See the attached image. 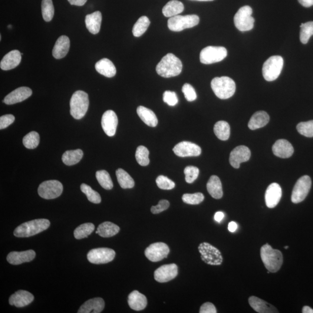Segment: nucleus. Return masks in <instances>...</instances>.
<instances>
[{
  "label": "nucleus",
  "mask_w": 313,
  "mask_h": 313,
  "mask_svg": "<svg viewBox=\"0 0 313 313\" xmlns=\"http://www.w3.org/2000/svg\"><path fill=\"white\" fill-rule=\"evenodd\" d=\"M182 62L175 55L169 53L165 56L158 64L156 71L160 76L164 78L176 77L182 72Z\"/></svg>",
  "instance_id": "nucleus-1"
},
{
  "label": "nucleus",
  "mask_w": 313,
  "mask_h": 313,
  "mask_svg": "<svg viewBox=\"0 0 313 313\" xmlns=\"http://www.w3.org/2000/svg\"><path fill=\"white\" fill-rule=\"evenodd\" d=\"M260 256L263 264L270 272L276 273L281 269L283 263L282 253L278 249L272 248L269 243L262 246Z\"/></svg>",
  "instance_id": "nucleus-2"
},
{
  "label": "nucleus",
  "mask_w": 313,
  "mask_h": 313,
  "mask_svg": "<svg viewBox=\"0 0 313 313\" xmlns=\"http://www.w3.org/2000/svg\"><path fill=\"white\" fill-rule=\"evenodd\" d=\"M50 222L46 219H38L22 223L16 227L14 235L16 237H29L37 235L49 228Z\"/></svg>",
  "instance_id": "nucleus-3"
},
{
  "label": "nucleus",
  "mask_w": 313,
  "mask_h": 313,
  "mask_svg": "<svg viewBox=\"0 0 313 313\" xmlns=\"http://www.w3.org/2000/svg\"><path fill=\"white\" fill-rule=\"evenodd\" d=\"M211 88L217 98L227 100L235 94L236 86L232 78L223 76L214 78L211 81Z\"/></svg>",
  "instance_id": "nucleus-4"
},
{
  "label": "nucleus",
  "mask_w": 313,
  "mask_h": 313,
  "mask_svg": "<svg viewBox=\"0 0 313 313\" xmlns=\"http://www.w3.org/2000/svg\"><path fill=\"white\" fill-rule=\"evenodd\" d=\"M89 97L88 94L82 91L75 92L72 95L70 102V114L76 120L81 119L86 114L88 109Z\"/></svg>",
  "instance_id": "nucleus-5"
},
{
  "label": "nucleus",
  "mask_w": 313,
  "mask_h": 313,
  "mask_svg": "<svg viewBox=\"0 0 313 313\" xmlns=\"http://www.w3.org/2000/svg\"><path fill=\"white\" fill-rule=\"evenodd\" d=\"M284 66V59L281 56H273L263 64L262 73L266 81H273L281 74Z\"/></svg>",
  "instance_id": "nucleus-6"
},
{
  "label": "nucleus",
  "mask_w": 313,
  "mask_h": 313,
  "mask_svg": "<svg viewBox=\"0 0 313 313\" xmlns=\"http://www.w3.org/2000/svg\"><path fill=\"white\" fill-rule=\"evenodd\" d=\"M200 18L196 15H177L170 18L168 27L171 31L181 32L184 29L192 28L199 24Z\"/></svg>",
  "instance_id": "nucleus-7"
},
{
  "label": "nucleus",
  "mask_w": 313,
  "mask_h": 313,
  "mask_svg": "<svg viewBox=\"0 0 313 313\" xmlns=\"http://www.w3.org/2000/svg\"><path fill=\"white\" fill-rule=\"evenodd\" d=\"M252 14V9L249 6H243L239 9L234 18L235 26L239 31L248 32L254 27L255 19Z\"/></svg>",
  "instance_id": "nucleus-8"
},
{
  "label": "nucleus",
  "mask_w": 313,
  "mask_h": 313,
  "mask_svg": "<svg viewBox=\"0 0 313 313\" xmlns=\"http://www.w3.org/2000/svg\"><path fill=\"white\" fill-rule=\"evenodd\" d=\"M201 258L203 262L208 265L219 266L223 262V257L221 252L210 243H203L199 246Z\"/></svg>",
  "instance_id": "nucleus-9"
},
{
  "label": "nucleus",
  "mask_w": 313,
  "mask_h": 313,
  "mask_svg": "<svg viewBox=\"0 0 313 313\" xmlns=\"http://www.w3.org/2000/svg\"><path fill=\"white\" fill-rule=\"evenodd\" d=\"M227 55V51L225 47L209 46L201 51L200 59L202 64L210 65L221 62Z\"/></svg>",
  "instance_id": "nucleus-10"
},
{
  "label": "nucleus",
  "mask_w": 313,
  "mask_h": 313,
  "mask_svg": "<svg viewBox=\"0 0 313 313\" xmlns=\"http://www.w3.org/2000/svg\"><path fill=\"white\" fill-rule=\"evenodd\" d=\"M63 190L64 187L59 181L47 180L39 184L38 193L42 199H55L61 195Z\"/></svg>",
  "instance_id": "nucleus-11"
},
{
  "label": "nucleus",
  "mask_w": 313,
  "mask_h": 313,
  "mask_svg": "<svg viewBox=\"0 0 313 313\" xmlns=\"http://www.w3.org/2000/svg\"><path fill=\"white\" fill-rule=\"evenodd\" d=\"M311 187L312 180L309 176H303L299 178L292 191V202L294 204L302 202L308 196Z\"/></svg>",
  "instance_id": "nucleus-12"
},
{
  "label": "nucleus",
  "mask_w": 313,
  "mask_h": 313,
  "mask_svg": "<svg viewBox=\"0 0 313 313\" xmlns=\"http://www.w3.org/2000/svg\"><path fill=\"white\" fill-rule=\"evenodd\" d=\"M116 252L113 249L107 248L93 249L88 253V261L93 264H106L114 260Z\"/></svg>",
  "instance_id": "nucleus-13"
},
{
  "label": "nucleus",
  "mask_w": 313,
  "mask_h": 313,
  "mask_svg": "<svg viewBox=\"0 0 313 313\" xmlns=\"http://www.w3.org/2000/svg\"><path fill=\"white\" fill-rule=\"evenodd\" d=\"M170 251L169 247L166 243H156L147 247L145 250L144 254L150 261L157 262L167 258Z\"/></svg>",
  "instance_id": "nucleus-14"
},
{
  "label": "nucleus",
  "mask_w": 313,
  "mask_h": 313,
  "mask_svg": "<svg viewBox=\"0 0 313 313\" xmlns=\"http://www.w3.org/2000/svg\"><path fill=\"white\" fill-rule=\"evenodd\" d=\"M173 151L177 156L180 157H197L202 153V149L195 143L183 141L177 144Z\"/></svg>",
  "instance_id": "nucleus-15"
},
{
  "label": "nucleus",
  "mask_w": 313,
  "mask_h": 313,
  "mask_svg": "<svg viewBox=\"0 0 313 313\" xmlns=\"http://www.w3.org/2000/svg\"><path fill=\"white\" fill-rule=\"evenodd\" d=\"M177 274L178 268L176 265H164L154 272V279L159 282H167L175 278Z\"/></svg>",
  "instance_id": "nucleus-16"
},
{
  "label": "nucleus",
  "mask_w": 313,
  "mask_h": 313,
  "mask_svg": "<svg viewBox=\"0 0 313 313\" xmlns=\"http://www.w3.org/2000/svg\"><path fill=\"white\" fill-rule=\"evenodd\" d=\"M250 157V151L245 146H237L230 153L229 162L235 169H239L240 164L248 161Z\"/></svg>",
  "instance_id": "nucleus-17"
},
{
  "label": "nucleus",
  "mask_w": 313,
  "mask_h": 313,
  "mask_svg": "<svg viewBox=\"0 0 313 313\" xmlns=\"http://www.w3.org/2000/svg\"><path fill=\"white\" fill-rule=\"evenodd\" d=\"M118 118L116 113L113 110L104 112L102 117V128L108 137H113L116 134L118 125Z\"/></svg>",
  "instance_id": "nucleus-18"
},
{
  "label": "nucleus",
  "mask_w": 313,
  "mask_h": 313,
  "mask_svg": "<svg viewBox=\"0 0 313 313\" xmlns=\"http://www.w3.org/2000/svg\"><path fill=\"white\" fill-rule=\"evenodd\" d=\"M282 197V189L278 183L270 184L265 193V202L269 209H274L279 202Z\"/></svg>",
  "instance_id": "nucleus-19"
},
{
  "label": "nucleus",
  "mask_w": 313,
  "mask_h": 313,
  "mask_svg": "<svg viewBox=\"0 0 313 313\" xmlns=\"http://www.w3.org/2000/svg\"><path fill=\"white\" fill-rule=\"evenodd\" d=\"M34 299V295L31 292L19 290L10 296L9 303L10 305L15 306L16 308H24L32 304Z\"/></svg>",
  "instance_id": "nucleus-20"
},
{
  "label": "nucleus",
  "mask_w": 313,
  "mask_h": 313,
  "mask_svg": "<svg viewBox=\"0 0 313 313\" xmlns=\"http://www.w3.org/2000/svg\"><path fill=\"white\" fill-rule=\"evenodd\" d=\"M32 95L31 88L26 87H19L13 91L5 97L4 103L6 104H14L27 100Z\"/></svg>",
  "instance_id": "nucleus-21"
},
{
  "label": "nucleus",
  "mask_w": 313,
  "mask_h": 313,
  "mask_svg": "<svg viewBox=\"0 0 313 313\" xmlns=\"http://www.w3.org/2000/svg\"><path fill=\"white\" fill-rule=\"evenodd\" d=\"M35 250L30 249L22 252H11L7 256V261L10 264L19 265L26 262L32 261L35 258Z\"/></svg>",
  "instance_id": "nucleus-22"
},
{
  "label": "nucleus",
  "mask_w": 313,
  "mask_h": 313,
  "mask_svg": "<svg viewBox=\"0 0 313 313\" xmlns=\"http://www.w3.org/2000/svg\"><path fill=\"white\" fill-rule=\"evenodd\" d=\"M273 152L275 156L282 159H287L294 154V149L291 143L285 139H279L273 145Z\"/></svg>",
  "instance_id": "nucleus-23"
},
{
  "label": "nucleus",
  "mask_w": 313,
  "mask_h": 313,
  "mask_svg": "<svg viewBox=\"0 0 313 313\" xmlns=\"http://www.w3.org/2000/svg\"><path fill=\"white\" fill-rule=\"evenodd\" d=\"M22 60V53L18 50H13L2 58L0 67L3 70H9L18 67Z\"/></svg>",
  "instance_id": "nucleus-24"
},
{
  "label": "nucleus",
  "mask_w": 313,
  "mask_h": 313,
  "mask_svg": "<svg viewBox=\"0 0 313 313\" xmlns=\"http://www.w3.org/2000/svg\"><path fill=\"white\" fill-rule=\"evenodd\" d=\"M249 304L253 310L259 313H278L274 306L263 301L256 296H252L248 299Z\"/></svg>",
  "instance_id": "nucleus-25"
},
{
  "label": "nucleus",
  "mask_w": 313,
  "mask_h": 313,
  "mask_svg": "<svg viewBox=\"0 0 313 313\" xmlns=\"http://www.w3.org/2000/svg\"><path fill=\"white\" fill-rule=\"evenodd\" d=\"M70 46V39L66 35L61 36L56 42L52 50V55L57 59L64 58L68 54Z\"/></svg>",
  "instance_id": "nucleus-26"
},
{
  "label": "nucleus",
  "mask_w": 313,
  "mask_h": 313,
  "mask_svg": "<svg viewBox=\"0 0 313 313\" xmlns=\"http://www.w3.org/2000/svg\"><path fill=\"white\" fill-rule=\"evenodd\" d=\"M104 300L101 298H95L88 300L79 309L78 313H100L104 308Z\"/></svg>",
  "instance_id": "nucleus-27"
},
{
  "label": "nucleus",
  "mask_w": 313,
  "mask_h": 313,
  "mask_svg": "<svg viewBox=\"0 0 313 313\" xmlns=\"http://www.w3.org/2000/svg\"><path fill=\"white\" fill-rule=\"evenodd\" d=\"M128 303L130 307L135 311H143L147 305L146 296L138 291L131 293L128 296Z\"/></svg>",
  "instance_id": "nucleus-28"
},
{
  "label": "nucleus",
  "mask_w": 313,
  "mask_h": 313,
  "mask_svg": "<svg viewBox=\"0 0 313 313\" xmlns=\"http://www.w3.org/2000/svg\"><path fill=\"white\" fill-rule=\"evenodd\" d=\"M95 69L99 73L106 77H113L116 74V68L113 63L107 58L98 61L95 65Z\"/></svg>",
  "instance_id": "nucleus-29"
},
{
  "label": "nucleus",
  "mask_w": 313,
  "mask_h": 313,
  "mask_svg": "<svg viewBox=\"0 0 313 313\" xmlns=\"http://www.w3.org/2000/svg\"><path fill=\"white\" fill-rule=\"evenodd\" d=\"M102 16L100 11L89 14L85 17V25L91 34L97 35L100 31Z\"/></svg>",
  "instance_id": "nucleus-30"
},
{
  "label": "nucleus",
  "mask_w": 313,
  "mask_h": 313,
  "mask_svg": "<svg viewBox=\"0 0 313 313\" xmlns=\"http://www.w3.org/2000/svg\"><path fill=\"white\" fill-rule=\"evenodd\" d=\"M270 120L269 114L264 111L256 112L248 123V127L250 130H255L266 126L268 124Z\"/></svg>",
  "instance_id": "nucleus-31"
},
{
  "label": "nucleus",
  "mask_w": 313,
  "mask_h": 313,
  "mask_svg": "<svg viewBox=\"0 0 313 313\" xmlns=\"http://www.w3.org/2000/svg\"><path fill=\"white\" fill-rule=\"evenodd\" d=\"M207 188L208 192L213 199H220L223 197L222 185L219 177L215 175L210 176L207 183Z\"/></svg>",
  "instance_id": "nucleus-32"
},
{
  "label": "nucleus",
  "mask_w": 313,
  "mask_h": 313,
  "mask_svg": "<svg viewBox=\"0 0 313 313\" xmlns=\"http://www.w3.org/2000/svg\"><path fill=\"white\" fill-rule=\"evenodd\" d=\"M137 113L145 124L151 127H156L158 120L156 115L149 108L140 106L137 108Z\"/></svg>",
  "instance_id": "nucleus-33"
},
{
  "label": "nucleus",
  "mask_w": 313,
  "mask_h": 313,
  "mask_svg": "<svg viewBox=\"0 0 313 313\" xmlns=\"http://www.w3.org/2000/svg\"><path fill=\"white\" fill-rule=\"evenodd\" d=\"M120 227L110 222H105L99 225L96 233L102 237L108 238L116 235L120 232Z\"/></svg>",
  "instance_id": "nucleus-34"
},
{
  "label": "nucleus",
  "mask_w": 313,
  "mask_h": 313,
  "mask_svg": "<svg viewBox=\"0 0 313 313\" xmlns=\"http://www.w3.org/2000/svg\"><path fill=\"white\" fill-rule=\"evenodd\" d=\"M184 9L182 2L177 0H172L164 6L163 14L166 17L172 18L179 15L183 11Z\"/></svg>",
  "instance_id": "nucleus-35"
},
{
  "label": "nucleus",
  "mask_w": 313,
  "mask_h": 313,
  "mask_svg": "<svg viewBox=\"0 0 313 313\" xmlns=\"http://www.w3.org/2000/svg\"><path fill=\"white\" fill-rule=\"evenodd\" d=\"M83 155V151L81 149L68 150L63 154L62 159L67 166H73L80 162Z\"/></svg>",
  "instance_id": "nucleus-36"
},
{
  "label": "nucleus",
  "mask_w": 313,
  "mask_h": 313,
  "mask_svg": "<svg viewBox=\"0 0 313 313\" xmlns=\"http://www.w3.org/2000/svg\"><path fill=\"white\" fill-rule=\"evenodd\" d=\"M214 133L216 136L222 140L229 139L230 135V127L226 121H220L217 122L213 128Z\"/></svg>",
  "instance_id": "nucleus-37"
},
{
  "label": "nucleus",
  "mask_w": 313,
  "mask_h": 313,
  "mask_svg": "<svg viewBox=\"0 0 313 313\" xmlns=\"http://www.w3.org/2000/svg\"><path fill=\"white\" fill-rule=\"evenodd\" d=\"M116 176L118 183L123 189H132L135 186V182L126 171L123 169H118L116 171Z\"/></svg>",
  "instance_id": "nucleus-38"
},
{
  "label": "nucleus",
  "mask_w": 313,
  "mask_h": 313,
  "mask_svg": "<svg viewBox=\"0 0 313 313\" xmlns=\"http://www.w3.org/2000/svg\"><path fill=\"white\" fill-rule=\"evenodd\" d=\"M150 24V20L147 16H141L134 26L133 29V35L136 37H140L146 32Z\"/></svg>",
  "instance_id": "nucleus-39"
},
{
  "label": "nucleus",
  "mask_w": 313,
  "mask_h": 313,
  "mask_svg": "<svg viewBox=\"0 0 313 313\" xmlns=\"http://www.w3.org/2000/svg\"><path fill=\"white\" fill-rule=\"evenodd\" d=\"M95 225L93 223H86L82 224L75 229L74 236L75 239L80 240L87 237L94 231Z\"/></svg>",
  "instance_id": "nucleus-40"
},
{
  "label": "nucleus",
  "mask_w": 313,
  "mask_h": 313,
  "mask_svg": "<svg viewBox=\"0 0 313 313\" xmlns=\"http://www.w3.org/2000/svg\"><path fill=\"white\" fill-rule=\"evenodd\" d=\"M96 177L100 185L106 190L113 189V183L112 182L109 174L106 171L101 170L97 171Z\"/></svg>",
  "instance_id": "nucleus-41"
},
{
  "label": "nucleus",
  "mask_w": 313,
  "mask_h": 313,
  "mask_svg": "<svg viewBox=\"0 0 313 313\" xmlns=\"http://www.w3.org/2000/svg\"><path fill=\"white\" fill-rule=\"evenodd\" d=\"M300 28H301V32H300V40L302 43L306 44L313 35V22L302 24Z\"/></svg>",
  "instance_id": "nucleus-42"
},
{
  "label": "nucleus",
  "mask_w": 313,
  "mask_h": 313,
  "mask_svg": "<svg viewBox=\"0 0 313 313\" xmlns=\"http://www.w3.org/2000/svg\"><path fill=\"white\" fill-rule=\"evenodd\" d=\"M41 11L44 21L50 22L54 15V7L52 0H42Z\"/></svg>",
  "instance_id": "nucleus-43"
},
{
  "label": "nucleus",
  "mask_w": 313,
  "mask_h": 313,
  "mask_svg": "<svg viewBox=\"0 0 313 313\" xmlns=\"http://www.w3.org/2000/svg\"><path fill=\"white\" fill-rule=\"evenodd\" d=\"M23 143L26 148L29 149H35L39 143V135L37 132L32 131L29 133L23 139Z\"/></svg>",
  "instance_id": "nucleus-44"
},
{
  "label": "nucleus",
  "mask_w": 313,
  "mask_h": 313,
  "mask_svg": "<svg viewBox=\"0 0 313 313\" xmlns=\"http://www.w3.org/2000/svg\"><path fill=\"white\" fill-rule=\"evenodd\" d=\"M149 151L146 147L140 146L137 148L135 157L138 164L141 166H147L149 164Z\"/></svg>",
  "instance_id": "nucleus-45"
},
{
  "label": "nucleus",
  "mask_w": 313,
  "mask_h": 313,
  "mask_svg": "<svg viewBox=\"0 0 313 313\" xmlns=\"http://www.w3.org/2000/svg\"><path fill=\"white\" fill-rule=\"evenodd\" d=\"M81 190L87 196V199L90 202L94 204H100L101 203V197L96 191L85 183L81 184Z\"/></svg>",
  "instance_id": "nucleus-46"
},
{
  "label": "nucleus",
  "mask_w": 313,
  "mask_h": 313,
  "mask_svg": "<svg viewBox=\"0 0 313 313\" xmlns=\"http://www.w3.org/2000/svg\"><path fill=\"white\" fill-rule=\"evenodd\" d=\"M204 200V196L202 193L184 194L182 196L183 202L190 205H198L202 203Z\"/></svg>",
  "instance_id": "nucleus-47"
},
{
  "label": "nucleus",
  "mask_w": 313,
  "mask_h": 313,
  "mask_svg": "<svg viewBox=\"0 0 313 313\" xmlns=\"http://www.w3.org/2000/svg\"><path fill=\"white\" fill-rule=\"evenodd\" d=\"M296 128L300 134L308 138L313 137V120L302 122L298 124Z\"/></svg>",
  "instance_id": "nucleus-48"
},
{
  "label": "nucleus",
  "mask_w": 313,
  "mask_h": 313,
  "mask_svg": "<svg viewBox=\"0 0 313 313\" xmlns=\"http://www.w3.org/2000/svg\"><path fill=\"white\" fill-rule=\"evenodd\" d=\"M156 182L157 186L161 189L170 190L175 187V183L173 180L163 175L158 176Z\"/></svg>",
  "instance_id": "nucleus-49"
},
{
  "label": "nucleus",
  "mask_w": 313,
  "mask_h": 313,
  "mask_svg": "<svg viewBox=\"0 0 313 313\" xmlns=\"http://www.w3.org/2000/svg\"><path fill=\"white\" fill-rule=\"evenodd\" d=\"M185 174V180L188 183H192L195 181L199 174V169L194 166H188L184 170Z\"/></svg>",
  "instance_id": "nucleus-50"
},
{
  "label": "nucleus",
  "mask_w": 313,
  "mask_h": 313,
  "mask_svg": "<svg viewBox=\"0 0 313 313\" xmlns=\"http://www.w3.org/2000/svg\"><path fill=\"white\" fill-rule=\"evenodd\" d=\"M182 92L186 100L189 102H193L197 99V94L194 88L189 84H184Z\"/></svg>",
  "instance_id": "nucleus-51"
},
{
  "label": "nucleus",
  "mask_w": 313,
  "mask_h": 313,
  "mask_svg": "<svg viewBox=\"0 0 313 313\" xmlns=\"http://www.w3.org/2000/svg\"><path fill=\"white\" fill-rule=\"evenodd\" d=\"M163 101L171 106H174L178 103V98L174 92L167 91L163 94Z\"/></svg>",
  "instance_id": "nucleus-52"
},
{
  "label": "nucleus",
  "mask_w": 313,
  "mask_h": 313,
  "mask_svg": "<svg viewBox=\"0 0 313 313\" xmlns=\"http://www.w3.org/2000/svg\"><path fill=\"white\" fill-rule=\"evenodd\" d=\"M170 206L169 201L166 200H160L158 205L151 208V212L153 214H158L164 211L169 209Z\"/></svg>",
  "instance_id": "nucleus-53"
},
{
  "label": "nucleus",
  "mask_w": 313,
  "mask_h": 313,
  "mask_svg": "<svg viewBox=\"0 0 313 313\" xmlns=\"http://www.w3.org/2000/svg\"><path fill=\"white\" fill-rule=\"evenodd\" d=\"M15 118L12 114H6L0 117V130L5 129L15 121Z\"/></svg>",
  "instance_id": "nucleus-54"
},
{
  "label": "nucleus",
  "mask_w": 313,
  "mask_h": 313,
  "mask_svg": "<svg viewBox=\"0 0 313 313\" xmlns=\"http://www.w3.org/2000/svg\"><path fill=\"white\" fill-rule=\"evenodd\" d=\"M200 313H216L217 311L215 306L212 303L207 302L201 306Z\"/></svg>",
  "instance_id": "nucleus-55"
},
{
  "label": "nucleus",
  "mask_w": 313,
  "mask_h": 313,
  "mask_svg": "<svg viewBox=\"0 0 313 313\" xmlns=\"http://www.w3.org/2000/svg\"><path fill=\"white\" fill-rule=\"evenodd\" d=\"M70 4L72 5L82 6L87 1V0H68Z\"/></svg>",
  "instance_id": "nucleus-56"
},
{
  "label": "nucleus",
  "mask_w": 313,
  "mask_h": 313,
  "mask_svg": "<svg viewBox=\"0 0 313 313\" xmlns=\"http://www.w3.org/2000/svg\"><path fill=\"white\" fill-rule=\"evenodd\" d=\"M299 2L305 7H311L313 5V0H298Z\"/></svg>",
  "instance_id": "nucleus-57"
},
{
  "label": "nucleus",
  "mask_w": 313,
  "mask_h": 313,
  "mask_svg": "<svg viewBox=\"0 0 313 313\" xmlns=\"http://www.w3.org/2000/svg\"><path fill=\"white\" fill-rule=\"evenodd\" d=\"M224 217H225V215L222 212H217L215 216H214V218H215L216 222L219 223L222 221Z\"/></svg>",
  "instance_id": "nucleus-58"
},
{
  "label": "nucleus",
  "mask_w": 313,
  "mask_h": 313,
  "mask_svg": "<svg viewBox=\"0 0 313 313\" xmlns=\"http://www.w3.org/2000/svg\"><path fill=\"white\" fill-rule=\"evenodd\" d=\"M237 224L235 222H231L229 223L228 229L230 232H235L237 229Z\"/></svg>",
  "instance_id": "nucleus-59"
},
{
  "label": "nucleus",
  "mask_w": 313,
  "mask_h": 313,
  "mask_svg": "<svg viewBox=\"0 0 313 313\" xmlns=\"http://www.w3.org/2000/svg\"><path fill=\"white\" fill-rule=\"evenodd\" d=\"M303 313H313V309L311 308H310L309 306H306L303 308L302 309Z\"/></svg>",
  "instance_id": "nucleus-60"
},
{
  "label": "nucleus",
  "mask_w": 313,
  "mask_h": 313,
  "mask_svg": "<svg viewBox=\"0 0 313 313\" xmlns=\"http://www.w3.org/2000/svg\"><path fill=\"white\" fill-rule=\"evenodd\" d=\"M192 1H212L213 0H192Z\"/></svg>",
  "instance_id": "nucleus-61"
},
{
  "label": "nucleus",
  "mask_w": 313,
  "mask_h": 313,
  "mask_svg": "<svg viewBox=\"0 0 313 313\" xmlns=\"http://www.w3.org/2000/svg\"><path fill=\"white\" fill-rule=\"evenodd\" d=\"M289 248V247L288 246H286L284 247L285 249H288Z\"/></svg>",
  "instance_id": "nucleus-62"
}]
</instances>
